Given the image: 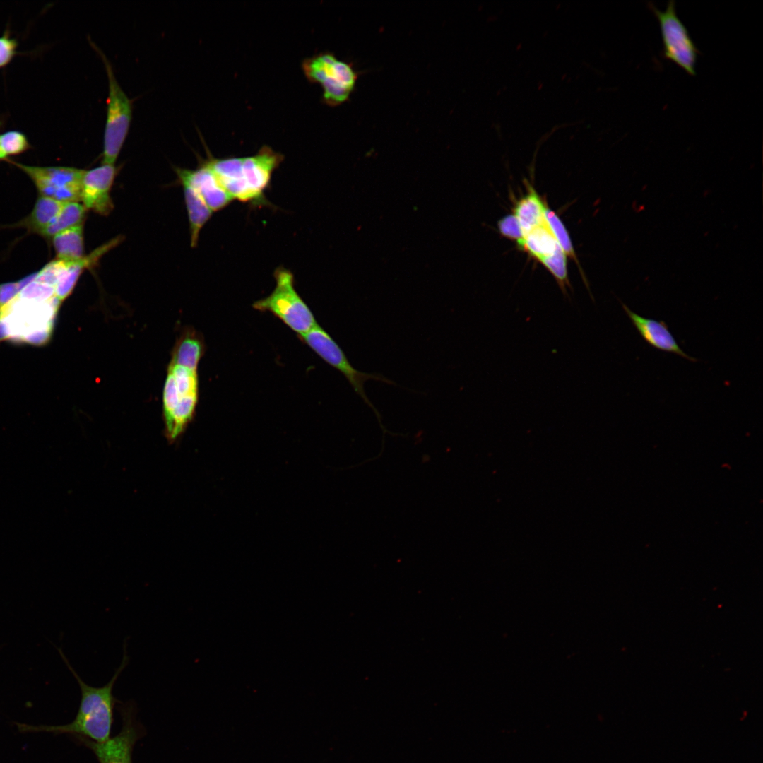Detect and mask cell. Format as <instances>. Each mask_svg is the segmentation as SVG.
I'll list each match as a JSON object with an SVG mask.
<instances>
[{
    "label": "cell",
    "mask_w": 763,
    "mask_h": 763,
    "mask_svg": "<svg viewBox=\"0 0 763 763\" xmlns=\"http://www.w3.org/2000/svg\"><path fill=\"white\" fill-rule=\"evenodd\" d=\"M123 646L124 653L119 666L110 681L102 687H93L85 683L69 664L64 653L60 651L61 657L80 687L81 703L75 719L71 723L63 726L45 727L44 730L81 735L97 743H103L110 738L112 726L114 722V709L120 702L114 696L113 688L129 661L126 641Z\"/></svg>",
    "instance_id": "cell-1"
},
{
    "label": "cell",
    "mask_w": 763,
    "mask_h": 763,
    "mask_svg": "<svg viewBox=\"0 0 763 763\" xmlns=\"http://www.w3.org/2000/svg\"><path fill=\"white\" fill-rule=\"evenodd\" d=\"M283 155L264 146L254 155L242 158H210L204 163L214 172L232 199L259 202L269 185L273 172Z\"/></svg>",
    "instance_id": "cell-2"
},
{
    "label": "cell",
    "mask_w": 763,
    "mask_h": 763,
    "mask_svg": "<svg viewBox=\"0 0 763 763\" xmlns=\"http://www.w3.org/2000/svg\"><path fill=\"white\" fill-rule=\"evenodd\" d=\"M89 42L102 60L108 78L109 90L102 163L114 165L130 128L132 119V102L117 81L112 64L107 56L90 39Z\"/></svg>",
    "instance_id": "cell-3"
},
{
    "label": "cell",
    "mask_w": 763,
    "mask_h": 763,
    "mask_svg": "<svg viewBox=\"0 0 763 763\" xmlns=\"http://www.w3.org/2000/svg\"><path fill=\"white\" fill-rule=\"evenodd\" d=\"M276 286L266 297L253 304L261 312H269L299 336L314 328L317 323L307 304L295 288L292 273L283 267L274 272Z\"/></svg>",
    "instance_id": "cell-4"
},
{
    "label": "cell",
    "mask_w": 763,
    "mask_h": 763,
    "mask_svg": "<svg viewBox=\"0 0 763 763\" xmlns=\"http://www.w3.org/2000/svg\"><path fill=\"white\" fill-rule=\"evenodd\" d=\"M302 69L309 81L321 86L323 102L330 106L348 100L357 78L350 64L338 59L329 52L304 59Z\"/></svg>",
    "instance_id": "cell-5"
},
{
    "label": "cell",
    "mask_w": 763,
    "mask_h": 763,
    "mask_svg": "<svg viewBox=\"0 0 763 763\" xmlns=\"http://www.w3.org/2000/svg\"><path fill=\"white\" fill-rule=\"evenodd\" d=\"M299 338L326 362L339 371L348 380L354 391L377 413L365 393V383L369 380H374L395 385L394 382L381 374L367 373L355 368L338 344L318 324L306 333L299 336Z\"/></svg>",
    "instance_id": "cell-6"
},
{
    "label": "cell",
    "mask_w": 763,
    "mask_h": 763,
    "mask_svg": "<svg viewBox=\"0 0 763 763\" xmlns=\"http://www.w3.org/2000/svg\"><path fill=\"white\" fill-rule=\"evenodd\" d=\"M122 718L119 733L103 743H97L77 735L83 745L95 755L99 763H133L132 753L138 740L146 734L144 726L137 720L135 702H120L117 706Z\"/></svg>",
    "instance_id": "cell-7"
},
{
    "label": "cell",
    "mask_w": 763,
    "mask_h": 763,
    "mask_svg": "<svg viewBox=\"0 0 763 763\" xmlns=\"http://www.w3.org/2000/svg\"><path fill=\"white\" fill-rule=\"evenodd\" d=\"M649 7L658 20L663 57L674 62L688 74L694 76L699 50L677 16L675 1H669L664 11L659 10L651 3L649 4Z\"/></svg>",
    "instance_id": "cell-8"
},
{
    "label": "cell",
    "mask_w": 763,
    "mask_h": 763,
    "mask_svg": "<svg viewBox=\"0 0 763 763\" xmlns=\"http://www.w3.org/2000/svg\"><path fill=\"white\" fill-rule=\"evenodd\" d=\"M33 181L42 196L61 202L81 201L83 170L69 167L28 166L13 162Z\"/></svg>",
    "instance_id": "cell-9"
},
{
    "label": "cell",
    "mask_w": 763,
    "mask_h": 763,
    "mask_svg": "<svg viewBox=\"0 0 763 763\" xmlns=\"http://www.w3.org/2000/svg\"><path fill=\"white\" fill-rule=\"evenodd\" d=\"M117 168L113 165H104L85 170L81 181V201L87 209L107 215L113 209L110 191Z\"/></svg>",
    "instance_id": "cell-10"
},
{
    "label": "cell",
    "mask_w": 763,
    "mask_h": 763,
    "mask_svg": "<svg viewBox=\"0 0 763 763\" xmlns=\"http://www.w3.org/2000/svg\"><path fill=\"white\" fill-rule=\"evenodd\" d=\"M176 172L180 181L189 183L196 189L213 212L224 208L233 200L205 163L196 170L176 168Z\"/></svg>",
    "instance_id": "cell-11"
},
{
    "label": "cell",
    "mask_w": 763,
    "mask_h": 763,
    "mask_svg": "<svg viewBox=\"0 0 763 763\" xmlns=\"http://www.w3.org/2000/svg\"><path fill=\"white\" fill-rule=\"evenodd\" d=\"M622 307L643 339L658 350L676 354L691 362L697 359L687 355L679 345L668 325L663 321H657L641 317L631 310L625 304Z\"/></svg>",
    "instance_id": "cell-12"
},
{
    "label": "cell",
    "mask_w": 763,
    "mask_h": 763,
    "mask_svg": "<svg viewBox=\"0 0 763 763\" xmlns=\"http://www.w3.org/2000/svg\"><path fill=\"white\" fill-rule=\"evenodd\" d=\"M189 216L191 246L194 247L198 242L201 228L212 215L213 211L205 203L199 193L189 183L181 181Z\"/></svg>",
    "instance_id": "cell-13"
},
{
    "label": "cell",
    "mask_w": 763,
    "mask_h": 763,
    "mask_svg": "<svg viewBox=\"0 0 763 763\" xmlns=\"http://www.w3.org/2000/svg\"><path fill=\"white\" fill-rule=\"evenodd\" d=\"M545 207L546 205L533 187H529L528 194L516 202L514 215L521 225L524 236L544 221Z\"/></svg>",
    "instance_id": "cell-14"
},
{
    "label": "cell",
    "mask_w": 763,
    "mask_h": 763,
    "mask_svg": "<svg viewBox=\"0 0 763 763\" xmlns=\"http://www.w3.org/2000/svg\"><path fill=\"white\" fill-rule=\"evenodd\" d=\"M518 246L520 249L524 250L540 261L552 254L559 244L544 220L541 224L526 234Z\"/></svg>",
    "instance_id": "cell-15"
},
{
    "label": "cell",
    "mask_w": 763,
    "mask_h": 763,
    "mask_svg": "<svg viewBox=\"0 0 763 763\" xmlns=\"http://www.w3.org/2000/svg\"><path fill=\"white\" fill-rule=\"evenodd\" d=\"M58 259L74 261L83 255V224L67 229L52 237Z\"/></svg>",
    "instance_id": "cell-16"
},
{
    "label": "cell",
    "mask_w": 763,
    "mask_h": 763,
    "mask_svg": "<svg viewBox=\"0 0 763 763\" xmlns=\"http://www.w3.org/2000/svg\"><path fill=\"white\" fill-rule=\"evenodd\" d=\"M64 203L41 196L37 200L32 213L24 220V225L32 231L41 234L59 213Z\"/></svg>",
    "instance_id": "cell-17"
},
{
    "label": "cell",
    "mask_w": 763,
    "mask_h": 763,
    "mask_svg": "<svg viewBox=\"0 0 763 763\" xmlns=\"http://www.w3.org/2000/svg\"><path fill=\"white\" fill-rule=\"evenodd\" d=\"M86 208L78 202H66L52 222L40 234L46 237L83 224Z\"/></svg>",
    "instance_id": "cell-18"
},
{
    "label": "cell",
    "mask_w": 763,
    "mask_h": 763,
    "mask_svg": "<svg viewBox=\"0 0 763 763\" xmlns=\"http://www.w3.org/2000/svg\"><path fill=\"white\" fill-rule=\"evenodd\" d=\"M203 353V345L194 335L187 336L177 345L171 364L185 367L196 372L200 358Z\"/></svg>",
    "instance_id": "cell-19"
},
{
    "label": "cell",
    "mask_w": 763,
    "mask_h": 763,
    "mask_svg": "<svg viewBox=\"0 0 763 763\" xmlns=\"http://www.w3.org/2000/svg\"><path fill=\"white\" fill-rule=\"evenodd\" d=\"M553 276L560 290L567 295V287H570L568 278L567 255L560 246L548 256L539 261Z\"/></svg>",
    "instance_id": "cell-20"
},
{
    "label": "cell",
    "mask_w": 763,
    "mask_h": 763,
    "mask_svg": "<svg viewBox=\"0 0 763 763\" xmlns=\"http://www.w3.org/2000/svg\"><path fill=\"white\" fill-rule=\"evenodd\" d=\"M544 218L552 235L560 248L567 256H568L576 261V254L570 237L560 218L555 212L548 208L547 206L544 211Z\"/></svg>",
    "instance_id": "cell-21"
},
{
    "label": "cell",
    "mask_w": 763,
    "mask_h": 763,
    "mask_svg": "<svg viewBox=\"0 0 763 763\" xmlns=\"http://www.w3.org/2000/svg\"><path fill=\"white\" fill-rule=\"evenodd\" d=\"M169 372L174 377L180 397L197 394L198 379L196 372L173 364H170Z\"/></svg>",
    "instance_id": "cell-22"
},
{
    "label": "cell",
    "mask_w": 763,
    "mask_h": 763,
    "mask_svg": "<svg viewBox=\"0 0 763 763\" xmlns=\"http://www.w3.org/2000/svg\"><path fill=\"white\" fill-rule=\"evenodd\" d=\"M29 148L27 137L19 131L11 130L0 134V153L4 159L8 155L20 154Z\"/></svg>",
    "instance_id": "cell-23"
},
{
    "label": "cell",
    "mask_w": 763,
    "mask_h": 763,
    "mask_svg": "<svg viewBox=\"0 0 763 763\" xmlns=\"http://www.w3.org/2000/svg\"><path fill=\"white\" fill-rule=\"evenodd\" d=\"M180 398L174 377L169 372L165 381L163 396L165 422L170 418Z\"/></svg>",
    "instance_id": "cell-24"
},
{
    "label": "cell",
    "mask_w": 763,
    "mask_h": 763,
    "mask_svg": "<svg viewBox=\"0 0 763 763\" xmlns=\"http://www.w3.org/2000/svg\"><path fill=\"white\" fill-rule=\"evenodd\" d=\"M497 225L499 231L503 237L516 241L517 244L524 239L522 229L514 214L503 217L499 220Z\"/></svg>",
    "instance_id": "cell-25"
},
{
    "label": "cell",
    "mask_w": 763,
    "mask_h": 763,
    "mask_svg": "<svg viewBox=\"0 0 763 763\" xmlns=\"http://www.w3.org/2000/svg\"><path fill=\"white\" fill-rule=\"evenodd\" d=\"M18 42L6 30L0 37V68L6 66L16 54Z\"/></svg>",
    "instance_id": "cell-26"
},
{
    "label": "cell",
    "mask_w": 763,
    "mask_h": 763,
    "mask_svg": "<svg viewBox=\"0 0 763 763\" xmlns=\"http://www.w3.org/2000/svg\"><path fill=\"white\" fill-rule=\"evenodd\" d=\"M0 156H1V159H4V158H3V156L1 155V153H0Z\"/></svg>",
    "instance_id": "cell-27"
}]
</instances>
